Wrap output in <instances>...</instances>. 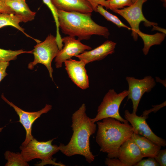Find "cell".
<instances>
[{"label": "cell", "instance_id": "34", "mask_svg": "<svg viewBox=\"0 0 166 166\" xmlns=\"http://www.w3.org/2000/svg\"><path fill=\"white\" fill-rule=\"evenodd\" d=\"M162 2H164V6H166V0H160Z\"/></svg>", "mask_w": 166, "mask_h": 166}, {"label": "cell", "instance_id": "17", "mask_svg": "<svg viewBox=\"0 0 166 166\" xmlns=\"http://www.w3.org/2000/svg\"><path fill=\"white\" fill-rule=\"evenodd\" d=\"M6 2L15 14L23 18L24 22L31 21L34 19L36 13L30 9L26 2H16L6 0Z\"/></svg>", "mask_w": 166, "mask_h": 166}, {"label": "cell", "instance_id": "9", "mask_svg": "<svg viewBox=\"0 0 166 166\" xmlns=\"http://www.w3.org/2000/svg\"><path fill=\"white\" fill-rule=\"evenodd\" d=\"M2 99L7 104L12 107L18 115L19 122L25 128L26 132V136L24 141L21 145L25 146L34 137L32 134V126L34 122L40 117L43 114L46 113L52 108L51 105L46 104L45 107L42 109L34 112L25 111L10 102L2 94Z\"/></svg>", "mask_w": 166, "mask_h": 166}, {"label": "cell", "instance_id": "23", "mask_svg": "<svg viewBox=\"0 0 166 166\" xmlns=\"http://www.w3.org/2000/svg\"><path fill=\"white\" fill-rule=\"evenodd\" d=\"M25 53H32L33 50L25 51L21 49L17 50H6L0 48V61L9 62L17 58V56Z\"/></svg>", "mask_w": 166, "mask_h": 166}, {"label": "cell", "instance_id": "30", "mask_svg": "<svg viewBox=\"0 0 166 166\" xmlns=\"http://www.w3.org/2000/svg\"><path fill=\"white\" fill-rule=\"evenodd\" d=\"M9 65V62L0 61V82L7 75L6 70Z\"/></svg>", "mask_w": 166, "mask_h": 166}, {"label": "cell", "instance_id": "10", "mask_svg": "<svg viewBox=\"0 0 166 166\" xmlns=\"http://www.w3.org/2000/svg\"><path fill=\"white\" fill-rule=\"evenodd\" d=\"M124 117L132 127L133 133L148 138L161 146L166 145L165 140L156 135L147 124L146 119L148 116H137L136 113H130L128 110L125 111Z\"/></svg>", "mask_w": 166, "mask_h": 166}, {"label": "cell", "instance_id": "3", "mask_svg": "<svg viewBox=\"0 0 166 166\" xmlns=\"http://www.w3.org/2000/svg\"><path fill=\"white\" fill-rule=\"evenodd\" d=\"M59 28L65 35L78 37L79 40H87L93 35L108 38V29L96 23L92 18L91 13L67 12L57 10Z\"/></svg>", "mask_w": 166, "mask_h": 166}, {"label": "cell", "instance_id": "13", "mask_svg": "<svg viewBox=\"0 0 166 166\" xmlns=\"http://www.w3.org/2000/svg\"><path fill=\"white\" fill-rule=\"evenodd\" d=\"M143 158L139 148L131 137L125 141L119 149L118 158L124 166H134Z\"/></svg>", "mask_w": 166, "mask_h": 166}, {"label": "cell", "instance_id": "7", "mask_svg": "<svg viewBox=\"0 0 166 166\" xmlns=\"http://www.w3.org/2000/svg\"><path fill=\"white\" fill-rule=\"evenodd\" d=\"M147 1L137 0L129 6L112 10L122 16L128 22L132 30V35L135 41L138 39L137 32L139 30V26L141 22H144L145 25L147 26L157 25V23L148 20L143 14V5Z\"/></svg>", "mask_w": 166, "mask_h": 166}, {"label": "cell", "instance_id": "31", "mask_svg": "<svg viewBox=\"0 0 166 166\" xmlns=\"http://www.w3.org/2000/svg\"><path fill=\"white\" fill-rule=\"evenodd\" d=\"M166 101H165L164 103L160 105L153 106L154 107L152 109L148 110H145L143 112L142 116H148V114L152 112H153L154 113L156 112L158 110L161 108L165 106Z\"/></svg>", "mask_w": 166, "mask_h": 166}, {"label": "cell", "instance_id": "11", "mask_svg": "<svg viewBox=\"0 0 166 166\" xmlns=\"http://www.w3.org/2000/svg\"><path fill=\"white\" fill-rule=\"evenodd\" d=\"M62 41L64 44V47L59 50L55 57L57 68L61 67L63 63L66 60L92 49L91 47L83 44L75 37L66 36L62 38Z\"/></svg>", "mask_w": 166, "mask_h": 166}, {"label": "cell", "instance_id": "22", "mask_svg": "<svg viewBox=\"0 0 166 166\" xmlns=\"http://www.w3.org/2000/svg\"><path fill=\"white\" fill-rule=\"evenodd\" d=\"M97 12L103 16L107 20L112 22L119 28L124 27L129 30H131L130 27L124 24L116 16L112 14L105 10L103 6H98Z\"/></svg>", "mask_w": 166, "mask_h": 166}, {"label": "cell", "instance_id": "16", "mask_svg": "<svg viewBox=\"0 0 166 166\" xmlns=\"http://www.w3.org/2000/svg\"><path fill=\"white\" fill-rule=\"evenodd\" d=\"M144 157L155 158L161 149L157 145L146 137L133 133L131 136Z\"/></svg>", "mask_w": 166, "mask_h": 166}, {"label": "cell", "instance_id": "6", "mask_svg": "<svg viewBox=\"0 0 166 166\" xmlns=\"http://www.w3.org/2000/svg\"><path fill=\"white\" fill-rule=\"evenodd\" d=\"M59 51L56 37L51 34H49L43 42L37 43L33 50L34 56L33 61L28 65V68L32 69L38 64L44 65L47 68L49 76L53 80V72L51 66L52 62Z\"/></svg>", "mask_w": 166, "mask_h": 166}, {"label": "cell", "instance_id": "35", "mask_svg": "<svg viewBox=\"0 0 166 166\" xmlns=\"http://www.w3.org/2000/svg\"><path fill=\"white\" fill-rule=\"evenodd\" d=\"M137 0H132V3H133L135 2Z\"/></svg>", "mask_w": 166, "mask_h": 166}, {"label": "cell", "instance_id": "32", "mask_svg": "<svg viewBox=\"0 0 166 166\" xmlns=\"http://www.w3.org/2000/svg\"><path fill=\"white\" fill-rule=\"evenodd\" d=\"M152 26H153L152 30V31L156 30L160 31L161 33L166 34V30L165 29L160 28L157 26V25H153Z\"/></svg>", "mask_w": 166, "mask_h": 166}, {"label": "cell", "instance_id": "21", "mask_svg": "<svg viewBox=\"0 0 166 166\" xmlns=\"http://www.w3.org/2000/svg\"><path fill=\"white\" fill-rule=\"evenodd\" d=\"M51 11L56 26V40L58 49H61L63 46L62 38L59 32V24L58 20L57 10L53 4L51 0H42Z\"/></svg>", "mask_w": 166, "mask_h": 166}, {"label": "cell", "instance_id": "19", "mask_svg": "<svg viewBox=\"0 0 166 166\" xmlns=\"http://www.w3.org/2000/svg\"><path fill=\"white\" fill-rule=\"evenodd\" d=\"M137 33L143 40L144 46L142 49L144 54L147 55L150 48L154 45H159L164 40L166 34L162 33H157L154 34H149L142 32L140 29Z\"/></svg>", "mask_w": 166, "mask_h": 166}, {"label": "cell", "instance_id": "12", "mask_svg": "<svg viewBox=\"0 0 166 166\" xmlns=\"http://www.w3.org/2000/svg\"><path fill=\"white\" fill-rule=\"evenodd\" d=\"M69 77L78 87L82 89L89 87V79L85 68L86 65L83 61L70 58L64 62Z\"/></svg>", "mask_w": 166, "mask_h": 166}, {"label": "cell", "instance_id": "27", "mask_svg": "<svg viewBox=\"0 0 166 166\" xmlns=\"http://www.w3.org/2000/svg\"><path fill=\"white\" fill-rule=\"evenodd\" d=\"M155 160L160 166L166 165V150H160L156 157Z\"/></svg>", "mask_w": 166, "mask_h": 166}, {"label": "cell", "instance_id": "33", "mask_svg": "<svg viewBox=\"0 0 166 166\" xmlns=\"http://www.w3.org/2000/svg\"><path fill=\"white\" fill-rule=\"evenodd\" d=\"M16 2H26V0H10Z\"/></svg>", "mask_w": 166, "mask_h": 166}, {"label": "cell", "instance_id": "4", "mask_svg": "<svg viewBox=\"0 0 166 166\" xmlns=\"http://www.w3.org/2000/svg\"><path fill=\"white\" fill-rule=\"evenodd\" d=\"M54 138L46 141H40L34 138L25 146L21 145V153L24 159L28 162L35 159H39L42 162L38 166L52 164L65 166L56 163L53 160V156L59 151L58 146L52 144Z\"/></svg>", "mask_w": 166, "mask_h": 166}, {"label": "cell", "instance_id": "5", "mask_svg": "<svg viewBox=\"0 0 166 166\" xmlns=\"http://www.w3.org/2000/svg\"><path fill=\"white\" fill-rule=\"evenodd\" d=\"M128 93L126 90L117 93L113 89L109 90L98 107L96 117L92 118V121L95 123L105 118H112L122 123L128 122L121 116L119 112L121 103Z\"/></svg>", "mask_w": 166, "mask_h": 166}, {"label": "cell", "instance_id": "2", "mask_svg": "<svg viewBox=\"0 0 166 166\" xmlns=\"http://www.w3.org/2000/svg\"><path fill=\"white\" fill-rule=\"evenodd\" d=\"M97 122L96 141L100 151L107 154V157L118 158L119 149L122 144L133 133L128 123H122L114 118H107Z\"/></svg>", "mask_w": 166, "mask_h": 166}, {"label": "cell", "instance_id": "28", "mask_svg": "<svg viewBox=\"0 0 166 166\" xmlns=\"http://www.w3.org/2000/svg\"><path fill=\"white\" fill-rule=\"evenodd\" d=\"M105 164L108 166H124V164L117 158H106Z\"/></svg>", "mask_w": 166, "mask_h": 166}, {"label": "cell", "instance_id": "24", "mask_svg": "<svg viewBox=\"0 0 166 166\" xmlns=\"http://www.w3.org/2000/svg\"><path fill=\"white\" fill-rule=\"evenodd\" d=\"M109 7V9L113 10L119 9L128 6L132 3V0H106Z\"/></svg>", "mask_w": 166, "mask_h": 166}, {"label": "cell", "instance_id": "20", "mask_svg": "<svg viewBox=\"0 0 166 166\" xmlns=\"http://www.w3.org/2000/svg\"><path fill=\"white\" fill-rule=\"evenodd\" d=\"M7 160L5 166H28L29 164L23 158L21 152L15 153L7 150L4 154Z\"/></svg>", "mask_w": 166, "mask_h": 166}, {"label": "cell", "instance_id": "25", "mask_svg": "<svg viewBox=\"0 0 166 166\" xmlns=\"http://www.w3.org/2000/svg\"><path fill=\"white\" fill-rule=\"evenodd\" d=\"M91 5L93 11L97 12L98 6L101 5L107 9H109V7L106 0H86Z\"/></svg>", "mask_w": 166, "mask_h": 166}, {"label": "cell", "instance_id": "14", "mask_svg": "<svg viewBox=\"0 0 166 166\" xmlns=\"http://www.w3.org/2000/svg\"><path fill=\"white\" fill-rule=\"evenodd\" d=\"M116 44L111 41L107 40L95 48L85 51L75 57L83 61L86 64L95 61H100L114 52Z\"/></svg>", "mask_w": 166, "mask_h": 166}, {"label": "cell", "instance_id": "29", "mask_svg": "<svg viewBox=\"0 0 166 166\" xmlns=\"http://www.w3.org/2000/svg\"><path fill=\"white\" fill-rule=\"evenodd\" d=\"M6 0H0V13L14 14V12L7 5Z\"/></svg>", "mask_w": 166, "mask_h": 166}, {"label": "cell", "instance_id": "26", "mask_svg": "<svg viewBox=\"0 0 166 166\" xmlns=\"http://www.w3.org/2000/svg\"><path fill=\"white\" fill-rule=\"evenodd\" d=\"M135 166H158L159 164L154 158L148 157V159L141 160L136 163Z\"/></svg>", "mask_w": 166, "mask_h": 166}, {"label": "cell", "instance_id": "15", "mask_svg": "<svg viewBox=\"0 0 166 166\" xmlns=\"http://www.w3.org/2000/svg\"><path fill=\"white\" fill-rule=\"evenodd\" d=\"M57 10L67 12L92 13L93 9L86 0H51Z\"/></svg>", "mask_w": 166, "mask_h": 166}, {"label": "cell", "instance_id": "18", "mask_svg": "<svg viewBox=\"0 0 166 166\" xmlns=\"http://www.w3.org/2000/svg\"><path fill=\"white\" fill-rule=\"evenodd\" d=\"M24 22L23 18L14 14L0 13V29L6 26H12L22 32L27 37L32 38L37 43L40 41L29 36L24 31V29L21 27L19 23Z\"/></svg>", "mask_w": 166, "mask_h": 166}, {"label": "cell", "instance_id": "1", "mask_svg": "<svg viewBox=\"0 0 166 166\" xmlns=\"http://www.w3.org/2000/svg\"><path fill=\"white\" fill-rule=\"evenodd\" d=\"M86 111V105L84 103L72 114L71 126L72 135L68 144L65 145L60 143L58 149L68 157L81 155L90 163L95 160V156L90 150V138L95 133L97 126L92 118L87 116Z\"/></svg>", "mask_w": 166, "mask_h": 166}, {"label": "cell", "instance_id": "8", "mask_svg": "<svg viewBox=\"0 0 166 166\" xmlns=\"http://www.w3.org/2000/svg\"><path fill=\"white\" fill-rule=\"evenodd\" d=\"M126 79L128 85V99H131L132 104V112L136 113L140 100L145 92H150L155 86L156 82L151 76L139 79L133 77H127Z\"/></svg>", "mask_w": 166, "mask_h": 166}]
</instances>
